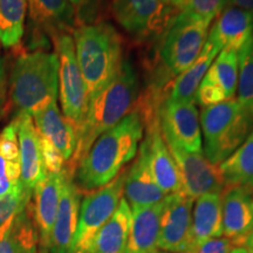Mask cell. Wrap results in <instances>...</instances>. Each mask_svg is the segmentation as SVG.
<instances>
[{
	"label": "cell",
	"mask_w": 253,
	"mask_h": 253,
	"mask_svg": "<svg viewBox=\"0 0 253 253\" xmlns=\"http://www.w3.org/2000/svg\"><path fill=\"white\" fill-rule=\"evenodd\" d=\"M238 75V53L230 49L220 50L199 84L195 95L196 103L203 108L235 100Z\"/></svg>",
	"instance_id": "4fadbf2b"
},
{
	"label": "cell",
	"mask_w": 253,
	"mask_h": 253,
	"mask_svg": "<svg viewBox=\"0 0 253 253\" xmlns=\"http://www.w3.org/2000/svg\"><path fill=\"white\" fill-rule=\"evenodd\" d=\"M221 236L223 194H208L195 199L191 223V250Z\"/></svg>",
	"instance_id": "603a6c76"
},
{
	"label": "cell",
	"mask_w": 253,
	"mask_h": 253,
	"mask_svg": "<svg viewBox=\"0 0 253 253\" xmlns=\"http://www.w3.org/2000/svg\"><path fill=\"white\" fill-rule=\"evenodd\" d=\"M199 120L203 138V154L217 167L224 162L253 130V114L236 99L203 107Z\"/></svg>",
	"instance_id": "5b68a950"
},
{
	"label": "cell",
	"mask_w": 253,
	"mask_h": 253,
	"mask_svg": "<svg viewBox=\"0 0 253 253\" xmlns=\"http://www.w3.org/2000/svg\"><path fill=\"white\" fill-rule=\"evenodd\" d=\"M140 79L130 60H125L114 80L89 101L84 122L77 131V149L65 169L74 176L75 168L100 135L115 126L137 107Z\"/></svg>",
	"instance_id": "7a4b0ae2"
},
{
	"label": "cell",
	"mask_w": 253,
	"mask_h": 253,
	"mask_svg": "<svg viewBox=\"0 0 253 253\" xmlns=\"http://www.w3.org/2000/svg\"><path fill=\"white\" fill-rule=\"evenodd\" d=\"M226 5L227 0H185L179 11L197 20L212 24Z\"/></svg>",
	"instance_id": "1f68e13d"
},
{
	"label": "cell",
	"mask_w": 253,
	"mask_h": 253,
	"mask_svg": "<svg viewBox=\"0 0 253 253\" xmlns=\"http://www.w3.org/2000/svg\"><path fill=\"white\" fill-rule=\"evenodd\" d=\"M210 27V23L182 11L173 14L160 38V54L168 71L177 77L195 62L207 43Z\"/></svg>",
	"instance_id": "8992f818"
},
{
	"label": "cell",
	"mask_w": 253,
	"mask_h": 253,
	"mask_svg": "<svg viewBox=\"0 0 253 253\" xmlns=\"http://www.w3.org/2000/svg\"><path fill=\"white\" fill-rule=\"evenodd\" d=\"M244 246H245V248H248V249L253 250V233H251V235L248 237V239H246Z\"/></svg>",
	"instance_id": "ab89813d"
},
{
	"label": "cell",
	"mask_w": 253,
	"mask_h": 253,
	"mask_svg": "<svg viewBox=\"0 0 253 253\" xmlns=\"http://www.w3.org/2000/svg\"><path fill=\"white\" fill-rule=\"evenodd\" d=\"M219 52L220 49L213 42L208 40L195 62L182 74L177 75L167 96L175 101H195V95L197 93L199 84Z\"/></svg>",
	"instance_id": "d4e9b609"
},
{
	"label": "cell",
	"mask_w": 253,
	"mask_h": 253,
	"mask_svg": "<svg viewBox=\"0 0 253 253\" xmlns=\"http://www.w3.org/2000/svg\"><path fill=\"white\" fill-rule=\"evenodd\" d=\"M65 170L60 173L47 172L32 192L30 210L39 235L41 253H48L50 233L58 213Z\"/></svg>",
	"instance_id": "5bb4252c"
},
{
	"label": "cell",
	"mask_w": 253,
	"mask_h": 253,
	"mask_svg": "<svg viewBox=\"0 0 253 253\" xmlns=\"http://www.w3.org/2000/svg\"><path fill=\"white\" fill-rule=\"evenodd\" d=\"M7 73L4 59L0 58V113L4 109L6 102V94H7Z\"/></svg>",
	"instance_id": "d590c367"
},
{
	"label": "cell",
	"mask_w": 253,
	"mask_h": 253,
	"mask_svg": "<svg viewBox=\"0 0 253 253\" xmlns=\"http://www.w3.org/2000/svg\"><path fill=\"white\" fill-rule=\"evenodd\" d=\"M130 209L131 226L125 253H158V235L163 201L148 207Z\"/></svg>",
	"instance_id": "7402d4cb"
},
{
	"label": "cell",
	"mask_w": 253,
	"mask_h": 253,
	"mask_svg": "<svg viewBox=\"0 0 253 253\" xmlns=\"http://www.w3.org/2000/svg\"><path fill=\"white\" fill-rule=\"evenodd\" d=\"M75 13L78 26L91 25L103 20L109 0H69Z\"/></svg>",
	"instance_id": "d6a6232c"
},
{
	"label": "cell",
	"mask_w": 253,
	"mask_h": 253,
	"mask_svg": "<svg viewBox=\"0 0 253 253\" xmlns=\"http://www.w3.org/2000/svg\"><path fill=\"white\" fill-rule=\"evenodd\" d=\"M164 140L190 153H203L201 120L196 101H175L166 96L157 109Z\"/></svg>",
	"instance_id": "30bf717a"
},
{
	"label": "cell",
	"mask_w": 253,
	"mask_h": 253,
	"mask_svg": "<svg viewBox=\"0 0 253 253\" xmlns=\"http://www.w3.org/2000/svg\"><path fill=\"white\" fill-rule=\"evenodd\" d=\"M163 1L166 2V5L168 6V7L171 8L172 11L178 12L183 6V4H184L185 0H163Z\"/></svg>",
	"instance_id": "74e56055"
},
{
	"label": "cell",
	"mask_w": 253,
	"mask_h": 253,
	"mask_svg": "<svg viewBox=\"0 0 253 253\" xmlns=\"http://www.w3.org/2000/svg\"><path fill=\"white\" fill-rule=\"evenodd\" d=\"M195 199L184 192L167 195L161 213L158 250L188 253L191 250V223Z\"/></svg>",
	"instance_id": "8fae6325"
},
{
	"label": "cell",
	"mask_w": 253,
	"mask_h": 253,
	"mask_svg": "<svg viewBox=\"0 0 253 253\" xmlns=\"http://www.w3.org/2000/svg\"><path fill=\"white\" fill-rule=\"evenodd\" d=\"M253 36V15L244 9L227 5L213 20L208 40L220 50L238 53Z\"/></svg>",
	"instance_id": "d6986e66"
},
{
	"label": "cell",
	"mask_w": 253,
	"mask_h": 253,
	"mask_svg": "<svg viewBox=\"0 0 253 253\" xmlns=\"http://www.w3.org/2000/svg\"><path fill=\"white\" fill-rule=\"evenodd\" d=\"M181 176L183 192L192 199L208 194H223L225 183L217 166H213L203 153H190L167 141Z\"/></svg>",
	"instance_id": "7c38bea8"
},
{
	"label": "cell",
	"mask_w": 253,
	"mask_h": 253,
	"mask_svg": "<svg viewBox=\"0 0 253 253\" xmlns=\"http://www.w3.org/2000/svg\"><path fill=\"white\" fill-rule=\"evenodd\" d=\"M131 209L123 197L113 216L81 253H125L131 226Z\"/></svg>",
	"instance_id": "cb8c5ba5"
},
{
	"label": "cell",
	"mask_w": 253,
	"mask_h": 253,
	"mask_svg": "<svg viewBox=\"0 0 253 253\" xmlns=\"http://www.w3.org/2000/svg\"><path fill=\"white\" fill-rule=\"evenodd\" d=\"M114 19L136 42L160 39L176 13L163 0H113Z\"/></svg>",
	"instance_id": "ba28073f"
},
{
	"label": "cell",
	"mask_w": 253,
	"mask_h": 253,
	"mask_svg": "<svg viewBox=\"0 0 253 253\" xmlns=\"http://www.w3.org/2000/svg\"><path fill=\"white\" fill-rule=\"evenodd\" d=\"M231 253H253V250L245 248V246H240V248H237L233 250Z\"/></svg>",
	"instance_id": "f35d334b"
},
{
	"label": "cell",
	"mask_w": 253,
	"mask_h": 253,
	"mask_svg": "<svg viewBox=\"0 0 253 253\" xmlns=\"http://www.w3.org/2000/svg\"><path fill=\"white\" fill-rule=\"evenodd\" d=\"M237 248L238 246L232 240L221 236L219 238L208 240L197 248L192 249L189 253H231Z\"/></svg>",
	"instance_id": "e575fe53"
},
{
	"label": "cell",
	"mask_w": 253,
	"mask_h": 253,
	"mask_svg": "<svg viewBox=\"0 0 253 253\" xmlns=\"http://www.w3.org/2000/svg\"><path fill=\"white\" fill-rule=\"evenodd\" d=\"M158 253H167V252H158Z\"/></svg>",
	"instance_id": "60d3db41"
},
{
	"label": "cell",
	"mask_w": 253,
	"mask_h": 253,
	"mask_svg": "<svg viewBox=\"0 0 253 253\" xmlns=\"http://www.w3.org/2000/svg\"><path fill=\"white\" fill-rule=\"evenodd\" d=\"M39 235L30 205L19 214L6 236L0 240V253H39Z\"/></svg>",
	"instance_id": "83f0119b"
},
{
	"label": "cell",
	"mask_w": 253,
	"mask_h": 253,
	"mask_svg": "<svg viewBox=\"0 0 253 253\" xmlns=\"http://www.w3.org/2000/svg\"><path fill=\"white\" fill-rule=\"evenodd\" d=\"M225 186H240L253 191V130L246 140L218 166Z\"/></svg>",
	"instance_id": "4316f807"
},
{
	"label": "cell",
	"mask_w": 253,
	"mask_h": 253,
	"mask_svg": "<svg viewBox=\"0 0 253 253\" xmlns=\"http://www.w3.org/2000/svg\"><path fill=\"white\" fill-rule=\"evenodd\" d=\"M26 15L27 0H0V42L5 48L20 43Z\"/></svg>",
	"instance_id": "f1b7e54d"
},
{
	"label": "cell",
	"mask_w": 253,
	"mask_h": 253,
	"mask_svg": "<svg viewBox=\"0 0 253 253\" xmlns=\"http://www.w3.org/2000/svg\"><path fill=\"white\" fill-rule=\"evenodd\" d=\"M144 131V114L137 103L121 122L100 135L78 163L74 183L82 194L102 188L126 169L137 155Z\"/></svg>",
	"instance_id": "6da1fadb"
},
{
	"label": "cell",
	"mask_w": 253,
	"mask_h": 253,
	"mask_svg": "<svg viewBox=\"0 0 253 253\" xmlns=\"http://www.w3.org/2000/svg\"><path fill=\"white\" fill-rule=\"evenodd\" d=\"M253 233V191L226 186L223 191V237L240 248Z\"/></svg>",
	"instance_id": "ac0fdd59"
},
{
	"label": "cell",
	"mask_w": 253,
	"mask_h": 253,
	"mask_svg": "<svg viewBox=\"0 0 253 253\" xmlns=\"http://www.w3.org/2000/svg\"><path fill=\"white\" fill-rule=\"evenodd\" d=\"M239 75L237 96L238 102L253 114V36L238 52Z\"/></svg>",
	"instance_id": "f546056e"
},
{
	"label": "cell",
	"mask_w": 253,
	"mask_h": 253,
	"mask_svg": "<svg viewBox=\"0 0 253 253\" xmlns=\"http://www.w3.org/2000/svg\"><path fill=\"white\" fill-rule=\"evenodd\" d=\"M72 37L90 101L121 71L125 61L122 37L115 26L106 20L78 26Z\"/></svg>",
	"instance_id": "3957f363"
},
{
	"label": "cell",
	"mask_w": 253,
	"mask_h": 253,
	"mask_svg": "<svg viewBox=\"0 0 253 253\" xmlns=\"http://www.w3.org/2000/svg\"><path fill=\"white\" fill-rule=\"evenodd\" d=\"M126 168L102 188L87 192L81 199L79 223L71 253H81L95 233L108 221L123 198Z\"/></svg>",
	"instance_id": "9c48e42d"
},
{
	"label": "cell",
	"mask_w": 253,
	"mask_h": 253,
	"mask_svg": "<svg viewBox=\"0 0 253 253\" xmlns=\"http://www.w3.org/2000/svg\"><path fill=\"white\" fill-rule=\"evenodd\" d=\"M33 121L40 137L45 138L58 149L67 166L77 149V130L63 116L58 102L52 103L45 110L34 115Z\"/></svg>",
	"instance_id": "44dd1931"
},
{
	"label": "cell",
	"mask_w": 253,
	"mask_h": 253,
	"mask_svg": "<svg viewBox=\"0 0 253 253\" xmlns=\"http://www.w3.org/2000/svg\"><path fill=\"white\" fill-rule=\"evenodd\" d=\"M20 155L13 120L0 132V199L20 186Z\"/></svg>",
	"instance_id": "484cf974"
},
{
	"label": "cell",
	"mask_w": 253,
	"mask_h": 253,
	"mask_svg": "<svg viewBox=\"0 0 253 253\" xmlns=\"http://www.w3.org/2000/svg\"><path fill=\"white\" fill-rule=\"evenodd\" d=\"M40 145L46 171L50 173L62 172L66 168V161L63 160L62 155L45 138L40 137Z\"/></svg>",
	"instance_id": "836d02e7"
},
{
	"label": "cell",
	"mask_w": 253,
	"mask_h": 253,
	"mask_svg": "<svg viewBox=\"0 0 253 253\" xmlns=\"http://www.w3.org/2000/svg\"><path fill=\"white\" fill-rule=\"evenodd\" d=\"M14 121L20 155V185L25 192L32 195L36 185L45 178L47 173L41 153L40 137L32 116L19 114Z\"/></svg>",
	"instance_id": "e0dca14e"
},
{
	"label": "cell",
	"mask_w": 253,
	"mask_h": 253,
	"mask_svg": "<svg viewBox=\"0 0 253 253\" xmlns=\"http://www.w3.org/2000/svg\"><path fill=\"white\" fill-rule=\"evenodd\" d=\"M82 192L74 183V176L65 169L61 198L50 233L48 253H71L77 233Z\"/></svg>",
	"instance_id": "9a60e30c"
},
{
	"label": "cell",
	"mask_w": 253,
	"mask_h": 253,
	"mask_svg": "<svg viewBox=\"0 0 253 253\" xmlns=\"http://www.w3.org/2000/svg\"><path fill=\"white\" fill-rule=\"evenodd\" d=\"M166 194L155 181L144 148L140 145L134 162L126 168L123 197L130 208L148 207L162 202Z\"/></svg>",
	"instance_id": "ffe728a7"
},
{
	"label": "cell",
	"mask_w": 253,
	"mask_h": 253,
	"mask_svg": "<svg viewBox=\"0 0 253 253\" xmlns=\"http://www.w3.org/2000/svg\"><path fill=\"white\" fill-rule=\"evenodd\" d=\"M227 5L244 9L253 15V0H227Z\"/></svg>",
	"instance_id": "8d00e7d4"
},
{
	"label": "cell",
	"mask_w": 253,
	"mask_h": 253,
	"mask_svg": "<svg viewBox=\"0 0 253 253\" xmlns=\"http://www.w3.org/2000/svg\"><path fill=\"white\" fill-rule=\"evenodd\" d=\"M27 11L34 36L43 41L73 34L77 20L69 0H27Z\"/></svg>",
	"instance_id": "2e32d148"
},
{
	"label": "cell",
	"mask_w": 253,
	"mask_h": 253,
	"mask_svg": "<svg viewBox=\"0 0 253 253\" xmlns=\"http://www.w3.org/2000/svg\"><path fill=\"white\" fill-rule=\"evenodd\" d=\"M59 61V100L61 113L79 130L89 106V95L75 56L74 41L71 34L53 39Z\"/></svg>",
	"instance_id": "52a82bcc"
},
{
	"label": "cell",
	"mask_w": 253,
	"mask_h": 253,
	"mask_svg": "<svg viewBox=\"0 0 253 253\" xmlns=\"http://www.w3.org/2000/svg\"><path fill=\"white\" fill-rule=\"evenodd\" d=\"M9 94L17 115H34L58 102L59 61L55 53L36 50L20 55L12 68Z\"/></svg>",
	"instance_id": "277c9868"
},
{
	"label": "cell",
	"mask_w": 253,
	"mask_h": 253,
	"mask_svg": "<svg viewBox=\"0 0 253 253\" xmlns=\"http://www.w3.org/2000/svg\"><path fill=\"white\" fill-rule=\"evenodd\" d=\"M32 195L27 194L21 185L12 194L0 199V240L6 236L19 214L30 205Z\"/></svg>",
	"instance_id": "4dcf8cb0"
}]
</instances>
